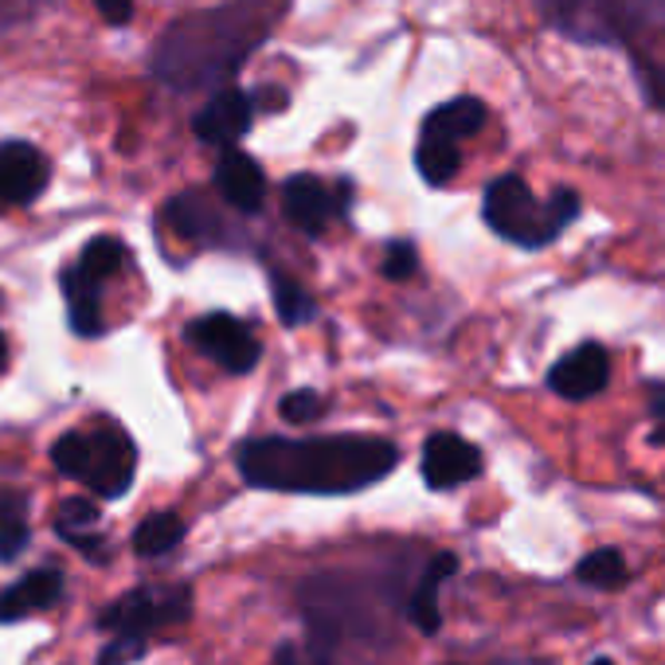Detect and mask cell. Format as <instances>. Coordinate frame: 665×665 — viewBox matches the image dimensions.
<instances>
[{
  "mask_svg": "<svg viewBox=\"0 0 665 665\" xmlns=\"http://www.w3.org/2000/svg\"><path fill=\"white\" fill-rule=\"evenodd\" d=\"M400 450L369 434L329 439H251L239 447V473L278 493H356L392 473Z\"/></svg>",
  "mask_w": 665,
  "mask_h": 665,
  "instance_id": "cell-1",
  "label": "cell"
},
{
  "mask_svg": "<svg viewBox=\"0 0 665 665\" xmlns=\"http://www.w3.org/2000/svg\"><path fill=\"white\" fill-rule=\"evenodd\" d=\"M263 28L255 25V9H216L193 17L173 28L157 48V75L173 87H208L232 75L251 43L263 40Z\"/></svg>",
  "mask_w": 665,
  "mask_h": 665,
  "instance_id": "cell-2",
  "label": "cell"
},
{
  "mask_svg": "<svg viewBox=\"0 0 665 665\" xmlns=\"http://www.w3.org/2000/svg\"><path fill=\"white\" fill-rule=\"evenodd\" d=\"M486 224L501 239L529 251L545 247L560 235V227L552 224V212H548V201L537 204V196L529 193L521 177H497L486 188Z\"/></svg>",
  "mask_w": 665,
  "mask_h": 665,
  "instance_id": "cell-3",
  "label": "cell"
},
{
  "mask_svg": "<svg viewBox=\"0 0 665 665\" xmlns=\"http://www.w3.org/2000/svg\"><path fill=\"white\" fill-rule=\"evenodd\" d=\"M193 610V591L180 584H149L137 591L121 595L118 603H110L102 615V626L126 638H145L157 626L185 623Z\"/></svg>",
  "mask_w": 665,
  "mask_h": 665,
  "instance_id": "cell-4",
  "label": "cell"
},
{
  "mask_svg": "<svg viewBox=\"0 0 665 665\" xmlns=\"http://www.w3.org/2000/svg\"><path fill=\"white\" fill-rule=\"evenodd\" d=\"M188 341L201 349L204 356L219 364L224 372H251L258 364V341L243 321L227 317V313H208V317L188 325Z\"/></svg>",
  "mask_w": 665,
  "mask_h": 665,
  "instance_id": "cell-5",
  "label": "cell"
},
{
  "mask_svg": "<svg viewBox=\"0 0 665 665\" xmlns=\"http://www.w3.org/2000/svg\"><path fill=\"white\" fill-rule=\"evenodd\" d=\"M134 442L121 431L87 434V466H82V486H90L98 497H121L134 481Z\"/></svg>",
  "mask_w": 665,
  "mask_h": 665,
  "instance_id": "cell-6",
  "label": "cell"
},
{
  "mask_svg": "<svg viewBox=\"0 0 665 665\" xmlns=\"http://www.w3.org/2000/svg\"><path fill=\"white\" fill-rule=\"evenodd\" d=\"M48 160L36 145L9 141L0 145V208L4 204H32L48 188Z\"/></svg>",
  "mask_w": 665,
  "mask_h": 665,
  "instance_id": "cell-7",
  "label": "cell"
},
{
  "mask_svg": "<svg viewBox=\"0 0 665 665\" xmlns=\"http://www.w3.org/2000/svg\"><path fill=\"white\" fill-rule=\"evenodd\" d=\"M607 380H610V356L595 341L579 345L576 353H568L548 372V384L564 400H591V395H599L607 388Z\"/></svg>",
  "mask_w": 665,
  "mask_h": 665,
  "instance_id": "cell-8",
  "label": "cell"
},
{
  "mask_svg": "<svg viewBox=\"0 0 665 665\" xmlns=\"http://www.w3.org/2000/svg\"><path fill=\"white\" fill-rule=\"evenodd\" d=\"M481 470L478 447L462 439V434H431L423 447V478L431 489H454L462 481H470Z\"/></svg>",
  "mask_w": 665,
  "mask_h": 665,
  "instance_id": "cell-9",
  "label": "cell"
},
{
  "mask_svg": "<svg viewBox=\"0 0 665 665\" xmlns=\"http://www.w3.org/2000/svg\"><path fill=\"white\" fill-rule=\"evenodd\" d=\"M251 118H255V102H251L243 90L227 87L196 110L193 129H196V137L208 145H232L251 129Z\"/></svg>",
  "mask_w": 665,
  "mask_h": 665,
  "instance_id": "cell-10",
  "label": "cell"
},
{
  "mask_svg": "<svg viewBox=\"0 0 665 665\" xmlns=\"http://www.w3.org/2000/svg\"><path fill=\"white\" fill-rule=\"evenodd\" d=\"M216 193L224 196L232 208L239 212H255L263 208V196H266V173L258 169V160L247 157L239 149H224L216 165Z\"/></svg>",
  "mask_w": 665,
  "mask_h": 665,
  "instance_id": "cell-11",
  "label": "cell"
},
{
  "mask_svg": "<svg viewBox=\"0 0 665 665\" xmlns=\"http://www.w3.org/2000/svg\"><path fill=\"white\" fill-rule=\"evenodd\" d=\"M282 212H286L290 224L302 227V232H310V235H317L329 219L341 216L338 196L329 193L317 177H310V173L286 180V188H282Z\"/></svg>",
  "mask_w": 665,
  "mask_h": 665,
  "instance_id": "cell-12",
  "label": "cell"
},
{
  "mask_svg": "<svg viewBox=\"0 0 665 665\" xmlns=\"http://www.w3.org/2000/svg\"><path fill=\"white\" fill-rule=\"evenodd\" d=\"M63 595V571L59 568H36L28 571L20 584L4 587L0 591V623H17L28 610L51 607V603Z\"/></svg>",
  "mask_w": 665,
  "mask_h": 665,
  "instance_id": "cell-13",
  "label": "cell"
},
{
  "mask_svg": "<svg viewBox=\"0 0 665 665\" xmlns=\"http://www.w3.org/2000/svg\"><path fill=\"white\" fill-rule=\"evenodd\" d=\"M486 118H489L486 102H481V98L462 95V98H454V102H447V106H439V110L427 114L423 134H439V137H447V141H466V137H473L481 126H486Z\"/></svg>",
  "mask_w": 665,
  "mask_h": 665,
  "instance_id": "cell-14",
  "label": "cell"
},
{
  "mask_svg": "<svg viewBox=\"0 0 665 665\" xmlns=\"http://www.w3.org/2000/svg\"><path fill=\"white\" fill-rule=\"evenodd\" d=\"M458 571V556L442 552L431 560V568H427V579L423 587H419L415 595H411V623L419 626L423 634H439L442 626V610H439V584L447 576H454Z\"/></svg>",
  "mask_w": 665,
  "mask_h": 665,
  "instance_id": "cell-15",
  "label": "cell"
},
{
  "mask_svg": "<svg viewBox=\"0 0 665 665\" xmlns=\"http://www.w3.org/2000/svg\"><path fill=\"white\" fill-rule=\"evenodd\" d=\"M415 165L427 185H450L458 165H462V149H458V141H447L439 134H423L415 149Z\"/></svg>",
  "mask_w": 665,
  "mask_h": 665,
  "instance_id": "cell-16",
  "label": "cell"
},
{
  "mask_svg": "<svg viewBox=\"0 0 665 665\" xmlns=\"http://www.w3.org/2000/svg\"><path fill=\"white\" fill-rule=\"evenodd\" d=\"M185 540V521L177 514H153L137 525L134 532V552L137 556H165Z\"/></svg>",
  "mask_w": 665,
  "mask_h": 665,
  "instance_id": "cell-17",
  "label": "cell"
},
{
  "mask_svg": "<svg viewBox=\"0 0 665 665\" xmlns=\"http://www.w3.org/2000/svg\"><path fill=\"white\" fill-rule=\"evenodd\" d=\"M165 216H169L173 232L185 235V239H204V235H208L212 227L219 224L216 212H212V204L204 201V196H196V193L177 196V201L165 208Z\"/></svg>",
  "mask_w": 665,
  "mask_h": 665,
  "instance_id": "cell-18",
  "label": "cell"
},
{
  "mask_svg": "<svg viewBox=\"0 0 665 665\" xmlns=\"http://www.w3.org/2000/svg\"><path fill=\"white\" fill-rule=\"evenodd\" d=\"M63 286H67V297H71V325H75V333H82V338H95L98 329H102L98 286H95V282H82L75 271L63 274Z\"/></svg>",
  "mask_w": 665,
  "mask_h": 665,
  "instance_id": "cell-19",
  "label": "cell"
},
{
  "mask_svg": "<svg viewBox=\"0 0 665 665\" xmlns=\"http://www.w3.org/2000/svg\"><path fill=\"white\" fill-rule=\"evenodd\" d=\"M25 548H28L25 497L4 493L0 497V564H12Z\"/></svg>",
  "mask_w": 665,
  "mask_h": 665,
  "instance_id": "cell-20",
  "label": "cell"
},
{
  "mask_svg": "<svg viewBox=\"0 0 665 665\" xmlns=\"http://www.w3.org/2000/svg\"><path fill=\"white\" fill-rule=\"evenodd\" d=\"M271 297H274V310H278L282 325H305V321L317 313L313 297L305 294L294 278H286V274H271Z\"/></svg>",
  "mask_w": 665,
  "mask_h": 665,
  "instance_id": "cell-21",
  "label": "cell"
},
{
  "mask_svg": "<svg viewBox=\"0 0 665 665\" xmlns=\"http://www.w3.org/2000/svg\"><path fill=\"white\" fill-rule=\"evenodd\" d=\"M576 576L584 579L587 587H603V591H615V587L626 584V560L618 556V548H599V552H591L584 564H579Z\"/></svg>",
  "mask_w": 665,
  "mask_h": 665,
  "instance_id": "cell-22",
  "label": "cell"
},
{
  "mask_svg": "<svg viewBox=\"0 0 665 665\" xmlns=\"http://www.w3.org/2000/svg\"><path fill=\"white\" fill-rule=\"evenodd\" d=\"M118 266H121V243L118 239H90L87 247H82V255H79V278L82 282H106L110 274H118Z\"/></svg>",
  "mask_w": 665,
  "mask_h": 665,
  "instance_id": "cell-23",
  "label": "cell"
},
{
  "mask_svg": "<svg viewBox=\"0 0 665 665\" xmlns=\"http://www.w3.org/2000/svg\"><path fill=\"white\" fill-rule=\"evenodd\" d=\"M51 462L63 478H82V466H87V434L82 431H67L63 439L51 447Z\"/></svg>",
  "mask_w": 665,
  "mask_h": 665,
  "instance_id": "cell-24",
  "label": "cell"
},
{
  "mask_svg": "<svg viewBox=\"0 0 665 665\" xmlns=\"http://www.w3.org/2000/svg\"><path fill=\"white\" fill-rule=\"evenodd\" d=\"M325 411V400H321L313 388H297V392H286L278 403V415L286 423H313V419Z\"/></svg>",
  "mask_w": 665,
  "mask_h": 665,
  "instance_id": "cell-25",
  "label": "cell"
},
{
  "mask_svg": "<svg viewBox=\"0 0 665 665\" xmlns=\"http://www.w3.org/2000/svg\"><path fill=\"white\" fill-rule=\"evenodd\" d=\"M98 521V506H90V501H82V497H71V501H63V509H59V537H75V532H87L95 529Z\"/></svg>",
  "mask_w": 665,
  "mask_h": 665,
  "instance_id": "cell-26",
  "label": "cell"
},
{
  "mask_svg": "<svg viewBox=\"0 0 665 665\" xmlns=\"http://www.w3.org/2000/svg\"><path fill=\"white\" fill-rule=\"evenodd\" d=\"M415 266H419V258H415V247L411 243H392L388 247V255H384V278H392V282H403V278H411L415 274Z\"/></svg>",
  "mask_w": 665,
  "mask_h": 665,
  "instance_id": "cell-27",
  "label": "cell"
},
{
  "mask_svg": "<svg viewBox=\"0 0 665 665\" xmlns=\"http://www.w3.org/2000/svg\"><path fill=\"white\" fill-rule=\"evenodd\" d=\"M51 0H0V32H9V28H20L36 17V12L48 9Z\"/></svg>",
  "mask_w": 665,
  "mask_h": 665,
  "instance_id": "cell-28",
  "label": "cell"
},
{
  "mask_svg": "<svg viewBox=\"0 0 665 665\" xmlns=\"http://www.w3.org/2000/svg\"><path fill=\"white\" fill-rule=\"evenodd\" d=\"M548 212H552V224L564 232V227L579 216V196L571 193V188H556V193L548 196Z\"/></svg>",
  "mask_w": 665,
  "mask_h": 665,
  "instance_id": "cell-29",
  "label": "cell"
},
{
  "mask_svg": "<svg viewBox=\"0 0 665 665\" xmlns=\"http://www.w3.org/2000/svg\"><path fill=\"white\" fill-rule=\"evenodd\" d=\"M141 642L145 638H126V634H114V642L102 649V662L98 665H126V662H134V657H141Z\"/></svg>",
  "mask_w": 665,
  "mask_h": 665,
  "instance_id": "cell-30",
  "label": "cell"
},
{
  "mask_svg": "<svg viewBox=\"0 0 665 665\" xmlns=\"http://www.w3.org/2000/svg\"><path fill=\"white\" fill-rule=\"evenodd\" d=\"M95 4H98V12H102L106 25H114V28L134 20V0H95Z\"/></svg>",
  "mask_w": 665,
  "mask_h": 665,
  "instance_id": "cell-31",
  "label": "cell"
},
{
  "mask_svg": "<svg viewBox=\"0 0 665 665\" xmlns=\"http://www.w3.org/2000/svg\"><path fill=\"white\" fill-rule=\"evenodd\" d=\"M638 79H642V87L649 90V102L665 106V75L657 71V67H649V63H642V59H638Z\"/></svg>",
  "mask_w": 665,
  "mask_h": 665,
  "instance_id": "cell-32",
  "label": "cell"
},
{
  "mask_svg": "<svg viewBox=\"0 0 665 665\" xmlns=\"http://www.w3.org/2000/svg\"><path fill=\"white\" fill-rule=\"evenodd\" d=\"M271 665H325V657H317V649H297V646H282L274 654Z\"/></svg>",
  "mask_w": 665,
  "mask_h": 665,
  "instance_id": "cell-33",
  "label": "cell"
},
{
  "mask_svg": "<svg viewBox=\"0 0 665 665\" xmlns=\"http://www.w3.org/2000/svg\"><path fill=\"white\" fill-rule=\"evenodd\" d=\"M4 364H9V341H4V333H0V372H4Z\"/></svg>",
  "mask_w": 665,
  "mask_h": 665,
  "instance_id": "cell-34",
  "label": "cell"
},
{
  "mask_svg": "<svg viewBox=\"0 0 665 665\" xmlns=\"http://www.w3.org/2000/svg\"><path fill=\"white\" fill-rule=\"evenodd\" d=\"M654 442H657V447H665V419H662V427L654 431Z\"/></svg>",
  "mask_w": 665,
  "mask_h": 665,
  "instance_id": "cell-35",
  "label": "cell"
},
{
  "mask_svg": "<svg viewBox=\"0 0 665 665\" xmlns=\"http://www.w3.org/2000/svg\"><path fill=\"white\" fill-rule=\"evenodd\" d=\"M591 665H610V662H607V657H599V662H591Z\"/></svg>",
  "mask_w": 665,
  "mask_h": 665,
  "instance_id": "cell-36",
  "label": "cell"
}]
</instances>
